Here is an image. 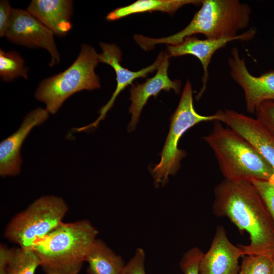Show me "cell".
Here are the masks:
<instances>
[{
  "instance_id": "obj_27",
  "label": "cell",
  "mask_w": 274,
  "mask_h": 274,
  "mask_svg": "<svg viewBox=\"0 0 274 274\" xmlns=\"http://www.w3.org/2000/svg\"><path fill=\"white\" fill-rule=\"evenodd\" d=\"M0 274H9L7 268H0Z\"/></svg>"
},
{
  "instance_id": "obj_22",
  "label": "cell",
  "mask_w": 274,
  "mask_h": 274,
  "mask_svg": "<svg viewBox=\"0 0 274 274\" xmlns=\"http://www.w3.org/2000/svg\"><path fill=\"white\" fill-rule=\"evenodd\" d=\"M251 183L265 204L274 222V182L252 180Z\"/></svg>"
},
{
  "instance_id": "obj_20",
  "label": "cell",
  "mask_w": 274,
  "mask_h": 274,
  "mask_svg": "<svg viewBox=\"0 0 274 274\" xmlns=\"http://www.w3.org/2000/svg\"><path fill=\"white\" fill-rule=\"evenodd\" d=\"M27 68L22 57L16 52L0 50V76L5 81H10L17 77L27 79Z\"/></svg>"
},
{
  "instance_id": "obj_19",
  "label": "cell",
  "mask_w": 274,
  "mask_h": 274,
  "mask_svg": "<svg viewBox=\"0 0 274 274\" xmlns=\"http://www.w3.org/2000/svg\"><path fill=\"white\" fill-rule=\"evenodd\" d=\"M40 263L33 250H25L20 247L9 248L7 269L9 274H35Z\"/></svg>"
},
{
  "instance_id": "obj_13",
  "label": "cell",
  "mask_w": 274,
  "mask_h": 274,
  "mask_svg": "<svg viewBox=\"0 0 274 274\" xmlns=\"http://www.w3.org/2000/svg\"><path fill=\"white\" fill-rule=\"evenodd\" d=\"M169 57L165 52V56L157 68L156 74L142 84L136 83L132 84L130 88V100L131 104L129 113L131 114V118L127 129L129 132L133 131L139 121L140 116L143 107L148 99L152 96L156 97L161 91H169L173 90L176 94H179L181 83L180 80H172L168 76Z\"/></svg>"
},
{
  "instance_id": "obj_17",
  "label": "cell",
  "mask_w": 274,
  "mask_h": 274,
  "mask_svg": "<svg viewBox=\"0 0 274 274\" xmlns=\"http://www.w3.org/2000/svg\"><path fill=\"white\" fill-rule=\"evenodd\" d=\"M90 274H120L125 264L101 239L96 238L86 256Z\"/></svg>"
},
{
  "instance_id": "obj_3",
  "label": "cell",
  "mask_w": 274,
  "mask_h": 274,
  "mask_svg": "<svg viewBox=\"0 0 274 274\" xmlns=\"http://www.w3.org/2000/svg\"><path fill=\"white\" fill-rule=\"evenodd\" d=\"M98 233L86 219L63 222L38 241L33 250L46 274H79Z\"/></svg>"
},
{
  "instance_id": "obj_23",
  "label": "cell",
  "mask_w": 274,
  "mask_h": 274,
  "mask_svg": "<svg viewBox=\"0 0 274 274\" xmlns=\"http://www.w3.org/2000/svg\"><path fill=\"white\" fill-rule=\"evenodd\" d=\"M203 255L202 251L197 247H193L187 251L180 263L183 273L200 274L199 264Z\"/></svg>"
},
{
  "instance_id": "obj_2",
  "label": "cell",
  "mask_w": 274,
  "mask_h": 274,
  "mask_svg": "<svg viewBox=\"0 0 274 274\" xmlns=\"http://www.w3.org/2000/svg\"><path fill=\"white\" fill-rule=\"evenodd\" d=\"M251 11L248 4L238 0H202L200 9L189 24L177 33L157 39L139 35L133 38L141 48L148 51L157 44H179L197 33L210 39L235 37L248 27Z\"/></svg>"
},
{
  "instance_id": "obj_26",
  "label": "cell",
  "mask_w": 274,
  "mask_h": 274,
  "mask_svg": "<svg viewBox=\"0 0 274 274\" xmlns=\"http://www.w3.org/2000/svg\"><path fill=\"white\" fill-rule=\"evenodd\" d=\"M13 9L8 1H1L0 2V36H6L8 29Z\"/></svg>"
},
{
  "instance_id": "obj_6",
  "label": "cell",
  "mask_w": 274,
  "mask_h": 274,
  "mask_svg": "<svg viewBox=\"0 0 274 274\" xmlns=\"http://www.w3.org/2000/svg\"><path fill=\"white\" fill-rule=\"evenodd\" d=\"M68 210L66 202L60 197H40L10 220L4 230V236L23 250H33L38 241L63 222Z\"/></svg>"
},
{
  "instance_id": "obj_14",
  "label": "cell",
  "mask_w": 274,
  "mask_h": 274,
  "mask_svg": "<svg viewBox=\"0 0 274 274\" xmlns=\"http://www.w3.org/2000/svg\"><path fill=\"white\" fill-rule=\"evenodd\" d=\"M221 112V122L249 142L274 170V136L256 118L232 110Z\"/></svg>"
},
{
  "instance_id": "obj_15",
  "label": "cell",
  "mask_w": 274,
  "mask_h": 274,
  "mask_svg": "<svg viewBox=\"0 0 274 274\" xmlns=\"http://www.w3.org/2000/svg\"><path fill=\"white\" fill-rule=\"evenodd\" d=\"M244 252L232 244L223 227L218 226L210 249L199 264L200 274H238L239 259Z\"/></svg>"
},
{
  "instance_id": "obj_12",
  "label": "cell",
  "mask_w": 274,
  "mask_h": 274,
  "mask_svg": "<svg viewBox=\"0 0 274 274\" xmlns=\"http://www.w3.org/2000/svg\"><path fill=\"white\" fill-rule=\"evenodd\" d=\"M46 109L37 108L24 118L19 128L0 144V175L2 177L14 176L20 171L22 158L20 149L30 131L48 118Z\"/></svg>"
},
{
  "instance_id": "obj_10",
  "label": "cell",
  "mask_w": 274,
  "mask_h": 274,
  "mask_svg": "<svg viewBox=\"0 0 274 274\" xmlns=\"http://www.w3.org/2000/svg\"><path fill=\"white\" fill-rule=\"evenodd\" d=\"M99 46L102 52L97 54L99 62L108 64L114 69L116 76L117 86L110 100L99 110V116L96 120L88 125L80 127V131H85L92 127H96L113 107L119 94L127 86L131 85L132 82L136 79L146 77L149 73L157 70L165 54V52L161 51L152 64L140 71L134 72L121 65L120 62L122 54L117 46L114 44L103 42L99 43Z\"/></svg>"
},
{
  "instance_id": "obj_4",
  "label": "cell",
  "mask_w": 274,
  "mask_h": 274,
  "mask_svg": "<svg viewBox=\"0 0 274 274\" xmlns=\"http://www.w3.org/2000/svg\"><path fill=\"white\" fill-rule=\"evenodd\" d=\"M214 121L211 132L203 138L213 151L225 179L274 181L269 163L235 131Z\"/></svg>"
},
{
  "instance_id": "obj_11",
  "label": "cell",
  "mask_w": 274,
  "mask_h": 274,
  "mask_svg": "<svg viewBox=\"0 0 274 274\" xmlns=\"http://www.w3.org/2000/svg\"><path fill=\"white\" fill-rule=\"evenodd\" d=\"M256 31L255 27H252L235 37L220 39L200 40L191 36L185 38L179 44L168 45L165 52L169 58L191 55L200 60L203 67V74L202 78V87L196 96V99L198 100L207 88L209 78L208 67L215 52L225 46L228 42L234 40L248 41L252 40L255 36Z\"/></svg>"
},
{
  "instance_id": "obj_7",
  "label": "cell",
  "mask_w": 274,
  "mask_h": 274,
  "mask_svg": "<svg viewBox=\"0 0 274 274\" xmlns=\"http://www.w3.org/2000/svg\"><path fill=\"white\" fill-rule=\"evenodd\" d=\"M221 110L210 116L201 115L193 106V91L190 82L187 80L183 90L178 106L170 118L169 129L160 154L159 162L154 166L151 174L156 187L164 185L169 176L177 173L181 167V161L186 152L178 148L180 139L189 128L201 122L221 121Z\"/></svg>"
},
{
  "instance_id": "obj_8",
  "label": "cell",
  "mask_w": 274,
  "mask_h": 274,
  "mask_svg": "<svg viewBox=\"0 0 274 274\" xmlns=\"http://www.w3.org/2000/svg\"><path fill=\"white\" fill-rule=\"evenodd\" d=\"M54 33L27 10L13 9L6 37L12 42L29 47H40L51 55L52 67L60 61Z\"/></svg>"
},
{
  "instance_id": "obj_1",
  "label": "cell",
  "mask_w": 274,
  "mask_h": 274,
  "mask_svg": "<svg viewBox=\"0 0 274 274\" xmlns=\"http://www.w3.org/2000/svg\"><path fill=\"white\" fill-rule=\"evenodd\" d=\"M213 211L226 217L250 236L239 247L245 255L274 254V222L251 181L224 179L215 188Z\"/></svg>"
},
{
  "instance_id": "obj_18",
  "label": "cell",
  "mask_w": 274,
  "mask_h": 274,
  "mask_svg": "<svg viewBox=\"0 0 274 274\" xmlns=\"http://www.w3.org/2000/svg\"><path fill=\"white\" fill-rule=\"evenodd\" d=\"M199 0H139L124 7L118 8L108 13L106 19L115 21L127 16L144 12L160 11L170 14L189 4L201 5Z\"/></svg>"
},
{
  "instance_id": "obj_21",
  "label": "cell",
  "mask_w": 274,
  "mask_h": 274,
  "mask_svg": "<svg viewBox=\"0 0 274 274\" xmlns=\"http://www.w3.org/2000/svg\"><path fill=\"white\" fill-rule=\"evenodd\" d=\"M272 256L244 255L241 269L244 274H271Z\"/></svg>"
},
{
  "instance_id": "obj_25",
  "label": "cell",
  "mask_w": 274,
  "mask_h": 274,
  "mask_svg": "<svg viewBox=\"0 0 274 274\" xmlns=\"http://www.w3.org/2000/svg\"><path fill=\"white\" fill-rule=\"evenodd\" d=\"M145 254L142 248H138L129 261L125 264L120 274H146Z\"/></svg>"
},
{
  "instance_id": "obj_24",
  "label": "cell",
  "mask_w": 274,
  "mask_h": 274,
  "mask_svg": "<svg viewBox=\"0 0 274 274\" xmlns=\"http://www.w3.org/2000/svg\"><path fill=\"white\" fill-rule=\"evenodd\" d=\"M255 113L256 119L274 136V100L261 103Z\"/></svg>"
},
{
  "instance_id": "obj_28",
  "label": "cell",
  "mask_w": 274,
  "mask_h": 274,
  "mask_svg": "<svg viewBox=\"0 0 274 274\" xmlns=\"http://www.w3.org/2000/svg\"><path fill=\"white\" fill-rule=\"evenodd\" d=\"M271 274H274V254L272 256V271Z\"/></svg>"
},
{
  "instance_id": "obj_9",
  "label": "cell",
  "mask_w": 274,
  "mask_h": 274,
  "mask_svg": "<svg viewBox=\"0 0 274 274\" xmlns=\"http://www.w3.org/2000/svg\"><path fill=\"white\" fill-rule=\"evenodd\" d=\"M228 64L230 76L243 89L248 113L254 114L262 102L274 100V71L256 77L250 74L237 48L230 51Z\"/></svg>"
},
{
  "instance_id": "obj_5",
  "label": "cell",
  "mask_w": 274,
  "mask_h": 274,
  "mask_svg": "<svg viewBox=\"0 0 274 274\" xmlns=\"http://www.w3.org/2000/svg\"><path fill=\"white\" fill-rule=\"evenodd\" d=\"M97 54L92 46L83 44L77 58L67 69L42 81L35 97L45 104L49 113L55 114L73 94L100 88V80L94 71L99 62Z\"/></svg>"
},
{
  "instance_id": "obj_29",
  "label": "cell",
  "mask_w": 274,
  "mask_h": 274,
  "mask_svg": "<svg viewBox=\"0 0 274 274\" xmlns=\"http://www.w3.org/2000/svg\"><path fill=\"white\" fill-rule=\"evenodd\" d=\"M238 274H244L243 272V271H242V270L241 269V268H240V271H239Z\"/></svg>"
},
{
  "instance_id": "obj_16",
  "label": "cell",
  "mask_w": 274,
  "mask_h": 274,
  "mask_svg": "<svg viewBox=\"0 0 274 274\" xmlns=\"http://www.w3.org/2000/svg\"><path fill=\"white\" fill-rule=\"evenodd\" d=\"M27 10L56 35L65 36L72 28V1L32 0Z\"/></svg>"
}]
</instances>
